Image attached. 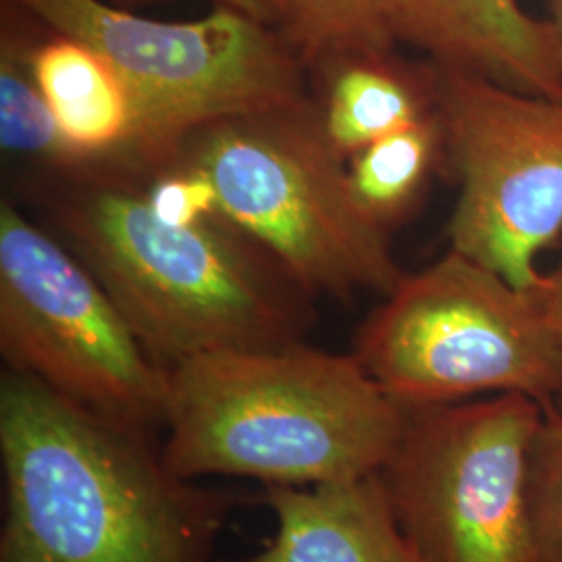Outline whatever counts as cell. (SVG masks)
Listing matches in <instances>:
<instances>
[{
  "instance_id": "obj_1",
  "label": "cell",
  "mask_w": 562,
  "mask_h": 562,
  "mask_svg": "<svg viewBox=\"0 0 562 562\" xmlns=\"http://www.w3.org/2000/svg\"><path fill=\"white\" fill-rule=\"evenodd\" d=\"M0 562H215L236 498L186 480L161 442L0 378Z\"/></svg>"
},
{
  "instance_id": "obj_2",
  "label": "cell",
  "mask_w": 562,
  "mask_h": 562,
  "mask_svg": "<svg viewBox=\"0 0 562 562\" xmlns=\"http://www.w3.org/2000/svg\"><path fill=\"white\" fill-rule=\"evenodd\" d=\"M165 464L186 480L315 487L382 473L406 411L355 355L296 341L167 369Z\"/></svg>"
},
{
  "instance_id": "obj_3",
  "label": "cell",
  "mask_w": 562,
  "mask_h": 562,
  "mask_svg": "<svg viewBox=\"0 0 562 562\" xmlns=\"http://www.w3.org/2000/svg\"><path fill=\"white\" fill-rule=\"evenodd\" d=\"M59 238L117 304L162 369L202 355L304 341L311 299L225 222L162 223L140 181H74L53 192Z\"/></svg>"
},
{
  "instance_id": "obj_4",
  "label": "cell",
  "mask_w": 562,
  "mask_h": 562,
  "mask_svg": "<svg viewBox=\"0 0 562 562\" xmlns=\"http://www.w3.org/2000/svg\"><path fill=\"white\" fill-rule=\"evenodd\" d=\"M178 159L206 173L223 222L261 246L308 296H387L406 276L390 232L352 199L346 161L313 99L204 125L183 140Z\"/></svg>"
},
{
  "instance_id": "obj_5",
  "label": "cell",
  "mask_w": 562,
  "mask_h": 562,
  "mask_svg": "<svg viewBox=\"0 0 562 562\" xmlns=\"http://www.w3.org/2000/svg\"><path fill=\"white\" fill-rule=\"evenodd\" d=\"M383 299L352 355L404 411L480 394H525L554 408L561 346L540 290H521L450 248Z\"/></svg>"
},
{
  "instance_id": "obj_6",
  "label": "cell",
  "mask_w": 562,
  "mask_h": 562,
  "mask_svg": "<svg viewBox=\"0 0 562 562\" xmlns=\"http://www.w3.org/2000/svg\"><path fill=\"white\" fill-rule=\"evenodd\" d=\"M4 2L90 44L115 67L138 109L144 180L176 161L204 125L308 99L306 67L278 30L234 9L161 21L111 0Z\"/></svg>"
},
{
  "instance_id": "obj_7",
  "label": "cell",
  "mask_w": 562,
  "mask_h": 562,
  "mask_svg": "<svg viewBox=\"0 0 562 562\" xmlns=\"http://www.w3.org/2000/svg\"><path fill=\"white\" fill-rule=\"evenodd\" d=\"M0 352L83 413L161 442L167 369L94 273L13 202H0Z\"/></svg>"
},
{
  "instance_id": "obj_8",
  "label": "cell",
  "mask_w": 562,
  "mask_h": 562,
  "mask_svg": "<svg viewBox=\"0 0 562 562\" xmlns=\"http://www.w3.org/2000/svg\"><path fill=\"white\" fill-rule=\"evenodd\" d=\"M542 422L525 394L406 411L380 477L427 561L536 562L529 462Z\"/></svg>"
},
{
  "instance_id": "obj_9",
  "label": "cell",
  "mask_w": 562,
  "mask_h": 562,
  "mask_svg": "<svg viewBox=\"0 0 562 562\" xmlns=\"http://www.w3.org/2000/svg\"><path fill=\"white\" fill-rule=\"evenodd\" d=\"M436 69L446 159L461 186L450 248L540 290L536 259L562 238V101Z\"/></svg>"
},
{
  "instance_id": "obj_10",
  "label": "cell",
  "mask_w": 562,
  "mask_h": 562,
  "mask_svg": "<svg viewBox=\"0 0 562 562\" xmlns=\"http://www.w3.org/2000/svg\"><path fill=\"white\" fill-rule=\"evenodd\" d=\"M396 36L440 67L562 101L554 25L519 0H396Z\"/></svg>"
},
{
  "instance_id": "obj_11",
  "label": "cell",
  "mask_w": 562,
  "mask_h": 562,
  "mask_svg": "<svg viewBox=\"0 0 562 562\" xmlns=\"http://www.w3.org/2000/svg\"><path fill=\"white\" fill-rule=\"evenodd\" d=\"M273 533L240 562H429L406 536L382 477L265 487Z\"/></svg>"
},
{
  "instance_id": "obj_12",
  "label": "cell",
  "mask_w": 562,
  "mask_h": 562,
  "mask_svg": "<svg viewBox=\"0 0 562 562\" xmlns=\"http://www.w3.org/2000/svg\"><path fill=\"white\" fill-rule=\"evenodd\" d=\"M34 78L60 136L97 180H144L134 97L97 48L42 25L32 50Z\"/></svg>"
},
{
  "instance_id": "obj_13",
  "label": "cell",
  "mask_w": 562,
  "mask_h": 562,
  "mask_svg": "<svg viewBox=\"0 0 562 562\" xmlns=\"http://www.w3.org/2000/svg\"><path fill=\"white\" fill-rule=\"evenodd\" d=\"M308 74L319 90L323 132L344 161L438 109L436 65L406 63L394 48L334 55Z\"/></svg>"
},
{
  "instance_id": "obj_14",
  "label": "cell",
  "mask_w": 562,
  "mask_h": 562,
  "mask_svg": "<svg viewBox=\"0 0 562 562\" xmlns=\"http://www.w3.org/2000/svg\"><path fill=\"white\" fill-rule=\"evenodd\" d=\"M42 23L2 0L0 9V146L4 159L65 183L97 180L60 136L32 69Z\"/></svg>"
},
{
  "instance_id": "obj_15",
  "label": "cell",
  "mask_w": 562,
  "mask_h": 562,
  "mask_svg": "<svg viewBox=\"0 0 562 562\" xmlns=\"http://www.w3.org/2000/svg\"><path fill=\"white\" fill-rule=\"evenodd\" d=\"M446 157V140L438 109L401 132L355 153L348 161L352 199L362 213L390 232L402 222Z\"/></svg>"
},
{
  "instance_id": "obj_16",
  "label": "cell",
  "mask_w": 562,
  "mask_h": 562,
  "mask_svg": "<svg viewBox=\"0 0 562 562\" xmlns=\"http://www.w3.org/2000/svg\"><path fill=\"white\" fill-rule=\"evenodd\" d=\"M273 27L308 74L334 55L392 50L398 42L396 0H278Z\"/></svg>"
},
{
  "instance_id": "obj_17",
  "label": "cell",
  "mask_w": 562,
  "mask_h": 562,
  "mask_svg": "<svg viewBox=\"0 0 562 562\" xmlns=\"http://www.w3.org/2000/svg\"><path fill=\"white\" fill-rule=\"evenodd\" d=\"M529 513L536 562H562V415L543 411L531 446Z\"/></svg>"
},
{
  "instance_id": "obj_18",
  "label": "cell",
  "mask_w": 562,
  "mask_h": 562,
  "mask_svg": "<svg viewBox=\"0 0 562 562\" xmlns=\"http://www.w3.org/2000/svg\"><path fill=\"white\" fill-rule=\"evenodd\" d=\"M150 211L169 225L194 227L223 222L213 181L192 162L176 159L142 183Z\"/></svg>"
},
{
  "instance_id": "obj_19",
  "label": "cell",
  "mask_w": 562,
  "mask_h": 562,
  "mask_svg": "<svg viewBox=\"0 0 562 562\" xmlns=\"http://www.w3.org/2000/svg\"><path fill=\"white\" fill-rule=\"evenodd\" d=\"M540 294H542L543 308H546L548 322H550V325H552V329H554V336H557L559 346H561L562 357V257L561 262L557 265V269L543 278L542 288H540ZM552 411H554V413H559V415H562V390Z\"/></svg>"
},
{
  "instance_id": "obj_20",
  "label": "cell",
  "mask_w": 562,
  "mask_h": 562,
  "mask_svg": "<svg viewBox=\"0 0 562 562\" xmlns=\"http://www.w3.org/2000/svg\"><path fill=\"white\" fill-rule=\"evenodd\" d=\"M111 2L123 7V4H146V2H159V0H111ZM209 2L223 9L240 11L244 15L267 23L271 27L276 25V18H278V0H209Z\"/></svg>"
},
{
  "instance_id": "obj_21",
  "label": "cell",
  "mask_w": 562,
  "mask_h": 562,
  "mask_svg": "<svg viewBox=\"0 0 562 562\" xmlns=\"http://www.w3.org/2000/svg\"><path fill=\"white\" fill-rule=\"evenodd\" d=\"M552 13H554L552 25H554V32H557L562 55V0H552Z\"/></svg>"
}]
</instances>
